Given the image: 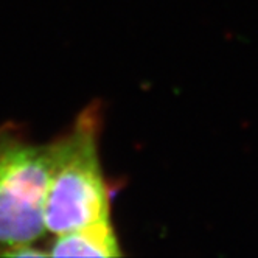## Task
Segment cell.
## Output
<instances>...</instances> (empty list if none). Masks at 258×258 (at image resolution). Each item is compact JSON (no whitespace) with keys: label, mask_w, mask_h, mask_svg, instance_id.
<instances>
[{"label":"cell","mask_w":258,"mask_h":258,"mask_svg":"<svg viewBox=\"0 0 258 258\" xmlns=\"http://www.w3.org/2000/svg\"><path fill=\"white\" fill-rule=\"evenodd\" d=\"M100 109H84L70 133L54 140V163L44 204L47 233L59 235L109 221V191L98 157Z\"/></svg>","instance_id":"6da1fadb"},{"label":"cell","mask_w":258,"mask_h":258,"mask_svg":"<svg viewBox=\"0 0 258 258\" xmlns=\"http://www.w3.org/2000/svg\"><path fill=\"white\" fill-rule=\"evenodd\" d=\"M48 255L51 256H118L121 255L110 221L89 224L54 235Z\"/></svg>","instance_id":"3957f363"},{"label":"cell","mask_w":258,"mask_h":258,"mask_svg":"<svg viewBox=\"0 0 258 258\" xmlns=\"http://www.w3.org/2000/svg\"><path fill=\"white\" fill-rule=\"evenodd\" d=\"M56 143L38 145L0 127V256H16L44 236V204Z\"/></svg>","instance_id":"7a4b0ae2"}]
</instances>
